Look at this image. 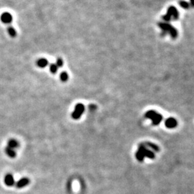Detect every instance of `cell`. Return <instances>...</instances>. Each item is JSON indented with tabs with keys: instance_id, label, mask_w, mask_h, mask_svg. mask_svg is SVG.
Returning a JSON list of instances; mask_svg holds the SVG:
<instances>
[{
	"instance_id": "1",
	"label": "cell",
	"mask_w": 194,
	"mask_h": 194,
	"mask_svg": "<svg viewBox=\"0 0 194 194\" xmlns=\"http://www.w3.org/2000/svg\"><path fill=\"white\" fill-rule=\"evenodd\" d=\"M157 25L158 27L161 29L162 30V35H165L169 34L170 35V37L173 39L177 38L178 35V30H176V28H175L173 26H172L171 25L169 24L168 22H160L157 23Z\"/></svg>"
},
{
	"instance_id": "2",
	"label": "cell",
	"mask_w": 194,
	"mask_h": 194,
	"mask_svg": "<svg viewBox=\"0 0 194 194\" xmlns=\"http://www.w3.org/2000/svg\"><path fill=\"white\" fill-rule=\"evenodd\" d=\"M145 116L147 119H150L153 125H158L163 120V116L160 113H157L154 110H149L145 113Z\"/></svg>"
},
{
	"instance_id": "3",
	"label": "cell",
	"mask_w": 194,
	"mask_h": 194,
	"mask_svg": "<svg viewBox=\"0 0 194 194\" xmlns=\"http://www.w3.org/2000/svg\"><path fill=\"white\" fill-rule=\"evenodd\" d=\"M84 110H85V107H84V105L83 103H77L75 106V109L74 111L73 112V113L71 114V116L74 119H78L81 118V115L84 114Z\"/></svg>"
},
{
	"instance_id": "4",
	"label": "cell",
	"mask_w": 194,
	"mask_h": 194,
	"mask_svg": "<svg viewBox=\"0 0 194 194\" xmlns=\"http://www.w3.org/2000/svg\"><path fill=\"white\" fill-rule=\"evenodd\" d=\"M138 150L145 157H147L150 159H154L155 157V153L152 151H151V150H148L144 144H140L139 145V148H138Z\"/></svg>"
},
{
	"instance_id": "5",
	"label": "cell",
	"mask_w": 194,
	"mask_h": 194,
	"mask_svg": "<svg viewBox=\"0 0 194 194\" xmlns=\"http://www.w3.org/2000/svg\"><path fill=\"white\" fill-rule=\"evenodd\" d=\"M166 15L168 16L170 18V20H178L179 17V12L177 9L176 8L173 6H170L168 7L167 10V13H166Z\"/></svg>"
},
{
	"instance_id": "6",
	"label": "cell",
	"mask_w": 194,
	"mask_h": 194,
	"mask_svg": "<svg viewBox=\"0 0 194 194\" xmlns=\"http://www.w3.org/2000/svg\"><path fill=\"white\" fill-rule=\"evenodd\" d=\"M0 20L4 24L6 25H10V23L12 22L13 17L12 15L10 14L8 12H3L2 14L0 16Z\"/></svg>"
},
{
	"instance_id": "7",
	"label": "cell",
	"mask_w": 194,
	"mask_h": 194,
	"mask_svg": "<svg viewBox=\"0 0 194 194\" xmlns=\"http://www.w3.org/2000/svg\"><path fill=\"white\" fill-rule=\"evenodd\" d=\"M165 125L167 128L169 129H173L176 127H177L178 125V122L175 118L173 117H170L168 119H167L165 122Z\"/></svg>"
},
{
	"instance_id": "8",
	"label": "cell",
	"mask_w": 194,
	"mask_h": 194,
	"mask_svg": "<svg viewBox=\"0 0 194 194\" xmlns=\"http://www.w3.org/2000/svg\"><path fill=\"white\" fill-rule=\"evenodd\" d=\"M29 183H30V179L28 178H22L17 182L16 186L18 189H22V188L27 186Z\"/></svg>"
},
{
	"instance_id": "9",
	"label": "cell",
	"mask_w": 194,
	"mask_h": 194,
	"mask_svg": "<svg viewBox=\"0 0 194 194\" xmlns=\"http://www.w3.org/2000/svg\"><path fill=\"white\" fill-rule=\"evenodd\" d=\"M4 183L7 186H12L14 185V179L12 175L7 174L4 178Z\"/></svg>"
},
{
	"instance_id": "10",
	"label": "cell",
	"mask_w": 194,
	"mask_h": 194,
	"mask_svg": "<svg viewBox=\"0 0 194 194\" xmlns=\"http://www.w3.org/2000/svg\"><path fill=\"white\" fill-rule=\"evenodd\" d=\"M36 65L40 68H44L48 65V61L46 58H39L37 61H36Z\"/></svg>"
},
{
	"instance_id": "11",
	"label": "cell",
	"mask_w": 194,
	"mask_h": 194,
	"mask_svg": "<svg viewBox=\"0 0 194 194\" xmlns=\"http://www.w3.org/2000/svg\"><path fill=\"white\" fill-rule=\"evenodd\" d=\"M7 147H10V148L13 149V150H15L17 147H19V142L16 140L12 139L9 140L8 142H7Z\"/></svg>"
},
{
	"instance_id": "12",
	"label": "cell",
	"mask_w": 194,
	"mask_h": 194,
	"mask_svg": "<svg viewBox=\"0 0 194 194\" xmlns=\"http://www.w3.org/2000/svg\"><path fill=\"white\" fill-rule=\"evenodd\" d=\"M5 152L11 158H14V157H16L15 150H13V149L10 148V147H8L7 146L5 148Z\"/></svg>"
},
{
	"instance_id": "13",
	"label": "cell",
	"mask_w": 194,
	"mask_h": 194,
	"mask_svg": "<svg viewBox=\"0 0 194 194\" xmlns=\"http://www.w3.org/2000/svg\"><path fill=\"white\" fill-rule=\"evenodd\" d=\"M7 33L12 37H15L17 36V31L12 26H9L7 27Z\"/></svg>"
},
{
	"instance_id": "14",
	"label": "cell",
	"mask_w": 194,
	"mask_h": 194,
	"mask_svg": "<svg viewBox=\"0 0 194 194\" xmlns=\"http://www.w3.org/2000/svg\"><path fill=\"white\" fill-rule=\"evenodd\" d=\"M144 145H145V146H147V147H150V148H151L153 151H155V152L160 151V147H159L157 145H156L155 144H153V143H152V142H145Z\"/></svg>"
},
{
	"instance_id": "15",
	"label": "cell",
	"mask_w": 194,
	"mask_h": 194,
	"mask_svg": "<svg viewBox=\"0 0 194 194\" xmlns=\"http://www.w3.org/2000/svg\"><path fill=\"white\" fill-rule=\"evenodd\" d=\"M179 5L182 7V8L185 9V10H188V9L190 8L191 5L190 3H189L188 1H185V0H180L179 1Z\"/></svg>"
},
{
	"instance_id": "16",
	"label": "cell",
	"mask_w": 194,
	"mask_h": 194,
	"mask_svg": "<svg viewBox=\"0 0 194 194\" xmlns=\"http://www.w3.org/2000/svg\"><path fill=\"white\" fill-rule=\"evenodd\" d=\"M68 73L65 71H63L61 74H60V79L63 81V82H66L68 80Z\"/></svg>"
},
{
	"instance_id": "17",
	"label": "cell",
	"mask_w": 194,
	"mask_h": 194,
	"mask_svg": "<svg viewBox=\"0 0 194 194\" xmlns=\"http://www.w3.org/2000/svg\"><path fill=\"white\" fill-rule=\"evenodd\" d=\"M58 67L57 66V65L55 63H51L50 65V71L52 74H55L57 72H58Z\"/></svg>"
},
{
	"instance_id": "18",
	"label": "cell",
	"mask_w": 194,
	"mask_h": 194,
	"mask_svg": "<svg viewBox=\"0 0 194 194\" xmlns=\"http://www.w3.org/2000/svg\"><path fill=\"white\" fill-rule=\"evenodd\" d=\"M135 157H136L137 160H138V161L140 162H142L144 160V158H145V157L143 156V155L142 154V153L140 152V151H137L136 153H135Z\"/></svg>"
},
{
	"instance_id": "19",
	"label": "cell",
	"mask_w": 194,
	"mask_h": 194,
	"mask_svg": "<svg viewBox=\"0 0 194 194\" xmlns=\"http://www.w3.org/2000/svg\"><path fill=\"white\" fill-rule=\"evenodd\" d=\"M55 64H56L57 66H58V68H62L63 65V61L62 58H58V59H57L56 63Z\"/></svg>"
},
{
	"instance_id": "20",
	"label": "cell",
	"mask_w": 194,
	"mask_h": 194,
	"mask_svg": "<svg viewBox=\"0 0 194 194\" xmlns=\"http://www.w3.org/2000/svg\"><path fill=\"white\" fill-rule=\"evenodd\" d=\"M190 5L194 7V0H190Z\"/></svg>"
}]
</instances>
